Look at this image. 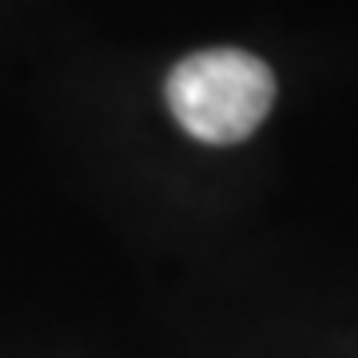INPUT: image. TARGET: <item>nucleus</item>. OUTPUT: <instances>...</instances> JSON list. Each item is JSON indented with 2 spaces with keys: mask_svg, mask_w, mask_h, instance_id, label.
Returning a JSON list of instances; mask_svg holds the SVG:
<instances>
[{
  "mask_svg": "<svg viewBox=\"0 0 358 358\" xmlns=\"http://www.w3.org/2000/svg\"><path fill=\"white\" fill-rule=\"evenodd\" d=\"M275 103L271 68L243 48H207L179 60L167 76V108L199 143H239Z\"/></svg>",
  "mask_w": 358,
  "mask_h": 358,
  "instance_id": "obj_1",
  "label": "nucleus"
}]
</instances>
